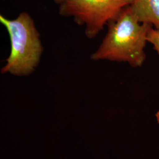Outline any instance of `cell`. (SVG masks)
Masks as SVG:
<instances>
[{
	"mask_svg": "<svg viewBox=\"0 0 159 159\" xmlns=\"http://www.w3.org/2000/svg\"><path fill=\"white\" fill-rule=\"evenodd\" d=\"M0 23L7 30L10 41V52L1 73L18 77L33 73L40 64L44 50L34 20L24 11L12 20L1 14Z\"/></svg>",
	"mask_w": 159,
	"mask_h": 159,
	"instance_id": "2",
	"label": "cell"
},
{
	"mask_svg": "<svg viewBox=\"0 0 159 159\" xmlns=\"http://www.w3.org/2000/svg\"><path fill=\"white\" fill-rule=\"evenodd\" d=\"M130 7L140 23L159 29V0H133Z\"/></svg>",
	"mask_w": 159,
	"mask_h": 159,
	"instance_id": "4",
	"label": "cell"
},
{
	"mask_svg": "<svg viewBox=\"0 0 159 159\" xmlns=\"http://www.w3.org/2000/svg\"><path fill=\"white\" fill-rule=\"evenodd\" d=\"M148 42L152 44L159 55V29L151 27L148 32Z\"/></svg>",
	"mask_w": 159,
	"mask_h": 159,
	"instance_id": "5",
	"label": "cell"
},
{
	"mask_svg": "<svg viewBox=\"0 0 159 159\" xmlns=\"http://www.w3.org/2000/svg\"><path fill=\"white\" fill-rule=\"evenodd\" d=\"M50 1H51L54 2V3H56V4H57L60 5L61 4H62L64 2H65V1H67V0H50Z\"/></svg>",
	"mask_w": 159,
	"mask_h": 159,
	"instance_id": "6",
	"label": "cell"
},
{
	"mask_svg": "<svg viewBox=\"0 0 159 159\" xmlns=\"http://www.w3.org/2000/svg\"><path fill=\"white\" fill-rule=\"evenodd\" d=\"M156 118L157 121L159 125V111L157 112V113L156 114Z\"/></svg>",
	"mask_w": 159,
	"mask_h": 159,
	"instance_id": "7",
	"label": "cell"
},
{
	"mask_svg": "<svg viewBox=\"0 0 159 159\" xmlns=\"http://www.w3.org/2000/svg\"><path fill=\"white\" fill-rule=\"evenodd\" d=\"M133 0H67L59 5L58 12L72 18L84 27L85 36L96 37L108 23L116 20Z\"/></svg>",
	"mask_w": 159,
	"mask_h": 159,
	"instance_id": "3",
	"label": "cell"
},
{
	"mask_svg": "<svg viewBox=\"0 0 159 159\" xmlns=\"http://www.w3.org/2000/svg\"><path fill=\"white\" fill-rule=\"evenodd\" d=\"M107 26L101 44L91 54V60L123 62L133 67H141L146 58L144 49L152 26L140 23L130 6Z\"/></svg>",
	"mask_w": 159,
	"mask_h": 159,
	"instance_id": "1",
	"label": "cell"
}]
</instances>
